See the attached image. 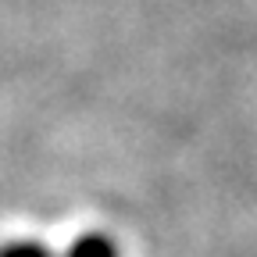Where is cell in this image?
<instances>
[{"label": "cell", "instance_id": "6da1fadb", "mask_svg": "<svg viewBox=\"0 0 257 257\" xmlns=\"http://www.w3.org/2000/svg\"><path fill=\"white\" fill-rule=\"evenodd\" d=\"M64 257H118V246L104 232H89V236H79Z\"/></svg>", "mask_w": 257, "mask_h": 257}, {"label": "cell", "instance_id": "7a4b0ae2", "mask_svg": "<svg viewBox=\"0 0 257 257\" xmlns=\"http://www.w3.org/2000/svg\"><path fill=\"white\" fill-rule=\"evenodd\" d=\"M0 257H54V253H50V246H43L36 239H18V243L0 246Z\"/></svg>", "mask_w": 257, "mask_h": 257}]
</instances>
